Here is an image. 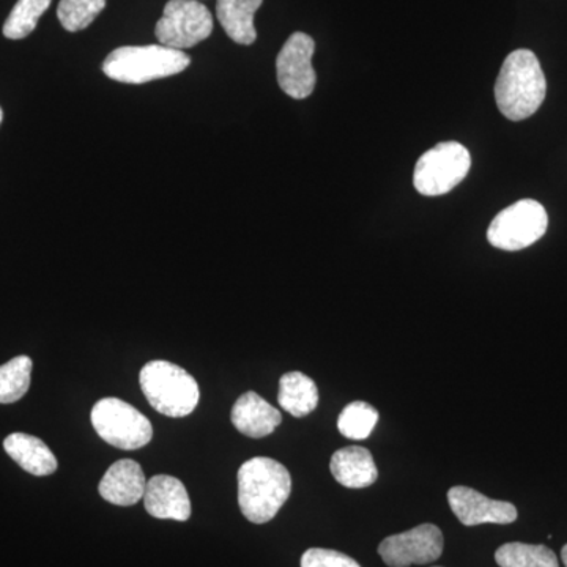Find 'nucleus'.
<instances>
[{
	"label": "nucleus",
	"mask_w": 567,
	"mask_h": 567,
	"mask_svg": "<svg viewBox=\"0 0 567 567\" xmlns=\"http://www.w3.org/2000/svg\"><path fill=\"white\" fill-rule=\"evenodd\" d=\"M238 505L251 524L274 520L292 492L289 470L270 457H252L238 470Z\"/></svg>",
	"instance_id": "obj_1"
},
{
	"label": "nucleus",
	"mask_w": 567,
	"mask_h": 567,
	"mask_svg": "<svg viewBox=\"0 0 567 567\" xmlns=\"http://www.w3.org/2000/svg\"><path fill=\"white\" fill-rule=\"evenodd\" d=\"M546 93V74L535 52H511L503 62L495 84V100L499 112L509 121H525L543 106Z\"/></svg>",
	"instance_id": "obj_2"
},
{
	"label": "nucleus",
	"mask_w": 567,
	"mask_h": 567,
	"mask_svg": "<svg viewBox=\"0 0 567 567\" xmlns=\"http://www.w3.org/2000/svg\"><path fill=\"white\" fill-rule=\"evenodd\" d=\"M189 63L192 59L188 54L163 44L122 47L107 55L103 62V73L125 84H145L182 73Z\"/></svg>",
	"instance_id": "obj_3"
},
{
	"label": "nucleus",
	"mask_w": 567,
	"mask_h": 567,
	"mask_svg": "<svg viewBox=\"0 0 567 567\" xmlns=\"http://www.w3.org/2000/svg\"><path fill=\"white\" fill-rule=\"evenodd\" d=\"M142 393L156 412L164 416L192 415L199 404L200 391L196 379L169 361H151L140 375Z\"/></svg>",
	"instance_id": "obj_4"
},
{
	"label": "nucleus",
	"mask_w": 567,
	"mask_h": 567,
	"mask_svg": "<svg viewBox=\"0 0 567 567\" xmlns=\"http://www.w3.org/2000/svg\"><path fill=\"white\" fill-rule=\"evenodd\" d=\"M472 156L456 141L440 142L417 159L413 185L423 196L435 197L453 192L464 182Z\"/></svg>",
	"instance_id": "obj_5"
},
{
	"label": "nucleus",
	"mask_w": 567,
	"mask_h": 567,
	"mask_svg": "<svg viewBox=\"0 0 567 567\" xmlns=\"http://www.w3.org/2000/svg\"><path fill=\"white\" fill-rule=\"evenodd\" d=\"M91 420L96 434L118 450H140L152 442L153 427L148 417L121 399L106 398L96 402Z\"/></svg>",
	"instance_id": "obj_6"
},
{
	"label": "nucleus",
	"mask_w": 567,
	"mask_h": 567,
	"mask_svg": "<svg viewBox=\"0 0 567 567\" xmlns=\"http://www.w3.org/2000/svg\"><path fill=\"white\" fill-rule=\"evenodd\" d=\"M546 208L537 200L524 199L499 212L487 230L488 244L503 251H520L535 245L547 233Z\"/></svg>",
	"instance_id": "obj_7"
},
{
	"label": "nucleus",
	"mask_w": 567,
	"mask_h": 567,
	"mask_svg": "<svg viewBox=\"0 0 567 567\" xmlns=\"http://www.w3.org/2000/svg\"><path fill=\"white\" fill-rule=\"evenodd\" d=\"M212 32L210 10L199 0H169L155 28L159 44L181 51L207 40Z\"/></svg>",
	"instance_id": "obj_8"
},
{
	"label": "nucleus",
	"mask_w": 567,
	"mask_h": 567,
	"mask_svg": "<svg viewBox=\"0 0 567 567\" xmlns=\"http://www.w3.org/2000/svg\"><path fill=\"white\" fill-rule=\"evenodd\" d=\"M316 41L303 32H295L276 59L279 87L293 100H305L315 92L317 74L312 66Z\"/></svg>",
	"instance_id": "obj_9"
},
{
	"label": "nucleus",
	"mask_w": 567,
	"mask_h": 567,
	"mask_svg": "<svg viewBox=\"0 0 567 567\" xmlns=\"http://www.w3.org/2000/svg\"><path fill=\"white\" fill-rule=\"evenodd\" d=\"M443 548L445 539L442 529L434 524H423L383 539L379 555L390 567L423 566L442 557Z\"/></svg>",
	"instance_id": "obj_10"
},
{
	"label": "nucleus",
	"mask_w": 567,
	"mask_h": 567,
	"mask_svg": "<svg viewBox=\"0 0 567 567\" xmlns=\"http://www.w3.org/2000/svg\"><path fill=\"white\" fill-rule=\"evenodd\" d=\"M451 511L465 527L495 524L509 525L517 520V507L513 503L487 498L481 492L465 486H456L447 492Z\"/></svg>",
	"instance_id": "obj_11"
},
{
	"label": "nucleus",
	"mask_w": 567,
	"mask_h": 567,
	"mask_svg": "<svg viewBox=\"0 0 567 567\" xmlns=\"http://www.w3.org/2000/svg\"><path fill=\"white\" fill-rule=\"evenodd\" d=\"M145 511L162 520L186 522L192 517V499L177 477L158 475L147 481Z\"/></svg>",
	"instance_id": "obj_12"
},
{
	"label": "nucleus",
	"mask_w": 567,
	"mask_h": 567,
	"mask_svg": "<svg viewBox=\"0 0 567 567\" xmlns=\"http://www.w3.org/2000/svg\"><path fill=\"white\" fill-rule=\"evenodd\" d=\"M145 487L147 480L141 465L132 458H122L104 473L99 492L112 505L133 506L144 498Z\"/></svg>",
	"instance_id": "obj_13"
},
{
	"label": "nucleus",
	"mask_w": 567,
	"mask_h": 567,
	"mask_svg": "<svg viewBox=\"0 0 567 567\" xmlns=\"http://www.w3.org/2000/svg\"><path fill=\"white\" fill-rule=\"evenodd\" d=\"M230 420L241 434L251 439H264L274 434L276 427L282 423V415L259 394L248 391L235 402Z\"/></svg>",
	"instance_id": "obj_14"
},
{
	"label": "nucleus",
	"mask_w": 567,
	"mask_h": 567,
	"mask_svg": "<svg viewBox=\"0 0 567 567\" xmlns=\"http://www.w3.org/2000/svg\"><path fill=\"white\" fill-rule=\"evenodd\" d=\"M331 475L347 488L372 486L379 477L371 451L361 446H347L336 451L330 462Z\"/></svg>",
	"instance_id": "obj_15"
},
{
	"label": "nucleus",
	"mask_w": 567,
	"mask_h": 567,
	"mask_svg": "<svg viewBox=\"0 0 567 567\" xmlns=\"http://www.w3.org/2000/svg\"><path fill=\"white\" fill-rule=\"evenodd\" d=\"M3 450L22 470L33 476H50L58 470V458L37 436L17 432L7 436Z\"/></svg>",
	"instance_id": "obj_16"
},
{
	"label": "nucleus",
	"mask_w": 567,
	"mask_h": 567,
	"mask_svg": "<svg viewBox=\"0 0 567 567\" xmlns=\"http://www.w3.org/2000/svg\"><path fill=\"white\" fill-rule=\"evenodd\" d=\"M264 0H216V17L235 43L249 47L257 40L254 14Z\"/></svg>",
	"instance_id": "obj_17"
},
{
	"label": "nucleus",
	"mask_w": 567,
	"mask_h": 567,
	"mask_svg": "<svg viewBox=\"0 0 567 567\" xmlns=\"http://www.w3.org/2000/svg\"><path fill=\"white\" fill-rule=\"evenodd\" d=\"M278 402L295 417L308 416L319 404V390L303 372H287L279 380Z\"/></svg>",
	"instance_id": "obj_18"
},
{
	"label": "nucleus",
	"mask_w": 567,
	"mask_h": 567,
	"mask_svg": "<svg viewBox=\"0 0 567 567\" xmlns=\"http://www.w3.org/2000/svg\"><path fill=\"white\" fill-rule=\"evenodd\" d=\"M499 567H559L557 555L546 546L509 543L495 551Z\"/></svg>",
	"instance_id": "obj_19"
},
{
	"label": "nucleus",
	"mask_w": 567,
	"mask_h": 567,
	"mask_svg": "<svg viewBox=\"0 0 567 567\" xmlns=\"http://www.w3.org/2000/svg\"><path fill=\"white\" fill-rule=\"evenodd\" d=\"M32 368L31 358L24 354L0 365V404H14L24 398L31 386Z\"/></svg>",
	"instance_id": "obj_20"
},
{
	"label": "nucleus",
	"mask_w": 567,
	"mask_h": 567,
	"mask_svg": "<svg viewBox=\"0 0 567 567\" xmlns=\"http://www.w3.org/2000/svg\"><path fill=\"white\" fill-rule=\"evenodd\" d=\"M52 0H18L6 24L3 35L10 40H22L35 31L44 11L50 9Z\"/></svg>",
	"instance_id": "obj_21"
},
{
	"label": "nucleus",
	"mask_w": 567,
	"mask_h": 567,
	"mask_svg": "<svg viewBox=\"0 0 567 567\" xmlns=\"http://www.w3.org/2000/svg\"><path fill=\"white\" fill-rule=\"evenodd\" d=\"M379 423V412L368 402H352L338 417L341 435L349 440H365Z\"/></svg>",
	"instance_id": "obj_22"
},
{
	"label": "nucleus",
	"mask_w": 567,
	"mask_h": 567,
	"mask_svg": "<svg viewBox=\"0 0 567 567\" xmlns=\"http://www.w3.org/2000/svg\"><path fill=\"white\" fill-rule=\"evenodd\" d=\"M106 7V0H61L58 18L63 29L80 32L87 29Z\"/></svg>",
	"instance_id": "obj_23"
},
{
	"label": "nucleus",
	"mask_w": 567,
	"mask_h": 567,
	"mask_svg": "<svg viewBox=\"0 0 567 567\" xmlns=\"http://www.w3.org/2000/svg\"><path fill=\"white\" fill-rule=\"evenodd\" d=\"M301 567H361L350 558L349 555L341 551L330 550V548H309L301 557Z\"/></svg>",
	"instance_id": "obj_24"
},
{
	"label": "nucleus",
	"mask_w": 567,
	"mask_h": 567,
	"mask_svg": "<svg viewBox=\"0 0 567 567\" xmlns=\"http://www.w3.org/2000/svg\"><path fill=\"white\" fill-rule=\"evenodd\" d=\"M561 559H563V563H565V566L567 567V544L565 547H563Z\"/></svg>",
	"instance_id": "obj_25"
},
{
	"label": "nucleus",
	"mask_w": 567,
	"mask_h": 567,
	"mask_svg": "<svg viewBox=\"0 0 567 567\" xmlns=\"http://www.w3.org/2000/svg\"><path fill=\"white\" fill-rule=\"evenodd\" d=\"M2 121H3V111H2V107H0V125H2Z\"/></svg>",
	"instance_id": "obj_26"
},
{
	"label": "nucleus",
	"mask_w": 567,
	"mask_h": 567,
	"mask_svg": "<svg viewBox=\"0 0 567 567\" xmlns=\"http://www.w3.org/2000/svg\"><path fill=\"white\" fill-rule=\"evenodd\" d=\"M434 567H442V566H434Z\"/></svg>",
	"instance_id": "obj_27"
}]
</instances>
